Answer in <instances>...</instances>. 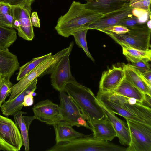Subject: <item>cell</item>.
<instances>
[{
    "label": "cell",
    "instance_id": "6da1fadb",
    "mask_svg": "<svg viewBox=\"0 0 151 151\" xmlns=\"http://www.w3.org/2000/svg\"><path fill=\"white\" fill-rule=\"evenodd\" d=\"M105 14L88 9L83 4L74 1L68 12L58 18L55 29L58 33L68 38L74 32L93 23Z\"/></svg>",
    "mask_w": 151,
    "mask_h": 151
},
{
    "label": "cell",
    "instance_id": "7a4b0ae2",
    "mask_svg": "<svg viewBox=\"0 0 151 151\" xmlns=\"http://www.w3.org/2000/svg\"><path fill=\"white\" fill-rule=\"evenodd\" d=\"M64 91L78 105L88 123L108 119L89 88L78 83L67 84Z\"/></svg>",
    "mask_w": 151,
    "mask_h": 151
},
{
    "label": "cell",
    "instance_id": "3957f363",
    "mask_svg": "<svg viewBox=\"0 0 151 151\" xmlns=\"http://www.w3.org/2000/svg\"><path fill=\"white\" fill-rule=\"evenodd\" d=\"M128 29L129 31L124 34L105 33L122 47L143 50L150 49L151 29L147 27V22Z\"/></svg>",
    "mask_w": 151,
    "mask_h": 151
},
{
    "label": "cell",
    "instance_id": "277c9868",
    "mask_svg": "<svg viewBox=\"0 0 151 151\" xmlns=\"http://www.w3.org/2000/svg\"><path fill=\"white\" fill-rule=\"evenodd\" d=\"M69 48L67 47L52 55L43 61L33 70L19 81L13 85L11 88L10 100L15 98L24 90L36 78L51 73L55 66Z\"/></svg>",
    "mask_w": 151,
    "mask_h": 151
},
{
    "label": "cell",
    "instance_id": "5b68a950",
    "mask_svg": "<svg viewBox=\"0 0 151 151\" xmlns=\"http://www.w3.org/2000/svg\"><path fill=\"white\" fill-rule=\"evenodd\" d=\"M32 2L26 1L11 6L13 28L17 31L19 37L28 41L32 40L34 37L30 18Z\"/></svg>",
    "mask_w": 151,
    "mask_h": 151
},
{
    "label": "cell",
    "instance_id": "8992f818",
    "mask_svg": "<svg viewBox=\"0 0 151 151\" xmlns=\"http://www.w3.org/2000/svg\"><path fill=\"white\" fill-rule=\"evenodd\" d=\"M126 120L130 137L126 151H151V126Z\"/></svg>",
    "mask_w": 151,
    "mask_h": 151
},
{
    "label": "cell",
    "instance_id": "52a82bcc",
    "mask_svg": "<svg viewBox=\"0 0 151 151\" xmlns=\"http://www.w3.org/2000/svg\"><path fill=\"white\" fill-rule=\"evenodd\" d=\"M23 144L22 136L15 123L0 114V151H19Z\"/></svg>",
    "mask_w": 151,
    "mask_h": 151
},
{
    "label": "cell",
    "instance_id": "ba28073f",
    "mask_svg": "<svg viewBox=\"0 0 151 151\" xmlns=\"http://www.w3.org/2000/svg\"><path fill=\"white\" fill-rule=\"evenodd\" d=\"M74 45L72 41L69 48L55 66L51 72V84L53 88L59 92L64 91L66 85L69 83H78L72 75L70 69L69 56Z\"/></svg>",
    "mask_w": 151,
    "mask_h": 151
},
{
    "label": "cell",
    "instance_id": "9c48e42d",
    "mask_svg": "<svg viewBox=\"0 0 151 151\" xmlns=\"http://www.w3.org/2000/svg\"><path fill=\"white\" fill-rule=\"evenodd\" d=\"M60 106L62 109V122L72 126H83L91 129L80 109L64 91H60Z\"/></svg>",
    "mask_w": 151,
    "mask_h": 151
},
{
    "label": "cell",
    "instance_id": "30bf717a",
    "mask_svg": "<svg viewBox=\"0 0 151 151\" xmlns=\"http://www.w3.org/2000/svg\"><path fill=\"white\" fill-rule=\"evenodd\" d=\"M103 93L126 110L151 124V108L134 98L125 97L110 92Z\"/></svg>",
    "mask_w": 151,
    "mask_h": 151
},
{
    "label": "cell",
    "instance_id": "8fae6325",
    "mask_svg": "<svg viewBox=\"0 0 151 151\" xmlns=\"http://www.w3.org/2000/svg\"><path fill=\"white\" fill-rule=\"evenodd\" d=\"M36 119L49 125L58 123L62 120V109L49 99L38 102L32 108Z\"/></svg>",
    "mask_w": 151,
    "mask_h": 151
},
{
    "label": "cell",
    "instance_id": "7c38bea8",
    "mask_svg": "<svg viewBox=\"0 0 151 151\" xmlns=\"http://www.w3.org/2000/svg\"><path fill=\"white\" fill-rule=\"evenodd\" d=\"M134 8L129 5V2L123 7L111 12L105 14L102 18L86 25L89 29L102 32L105 29L116 25L124 19L133 15Z\"/></svg>",
    "mask_w": 151,
    "mask_h": 151
},
{
    "label": "cell",
    "instance_id": "4fadbf2b",
    "mask_svg": "<svg viewBox=\"0 0 151 151\" xmlns=\"http://www.w3.org/2000/svg\"><path fill=\"white\" fill-rule=\"evenodd\" d=\"M124 77L123 65H113L102 73L99 91L104 93L113 91L119 84Z\"/></svg>",
    "mask_w": 151,
    "mask_h": 151
},
{
    "label": "cell",
    "instance_id": "5bb4252c",
    "mask_svg": "<svg viewBox=\"0 0 151 151\" xmlns=\"http://www.w3.org/2000/svg\"><path fill=\"white\" fill-rule=\"evenodd\" d=\"M37 78L35 79L24 90L14 99L10 101H5L1 107L3 115L6 116H14L21 111L23 106L22 103L25 95L31 91H35L37 89Z\"/></svg>",
    "mask_w": 151,
    "mask_h": 151
},
{
    "label": "cell",
    "instance_id": "9a60e30c",
    "mask_svg": "<svg viewBox=\"0 0 151 151\" xmlns=\"http://www.w3.org/2000/svg\"><path fill=\"white\" fill-rule=\"evenodd\" d=\"M96 97L99 102L107 109L114 114L123 116L126 119L140 122L151 126V124L122 108L109 99L103 93L98 91Z\"/></svg>",
    "mask_w": 151,
    "mask_h": 151
},
{
    "label": "cell",
    "instance_id": "2e32d148",
    "mask_svg": "<svg viewBox=\"0 0 151 151\" xmlns=\"http://www.w3.org/2000/svg\"><path fill=\"white\" fill-rule=\"evenodd\" d=\"M129 1L122 0H87L83 5L88 9L105 14L123 7Z\"/></svg>",
    "mask_w": 151,
    "mask_h": 151
},
{
    "label": "cell",
    "instance_id": "e0dca14e",
    "mask_svg": "<svg viewBox=\"0 0 151 151\" xmlns=\"http://www.w3.org/2000/svg\"><path fill=\"white\" fill-rule=\"evenodd\" d=\"M124 78L143 93L151 96V86L144 78L142 73L132 65H123Z\"/></svg>",
    "mask_w": 151,
    "mask_h": 151
},
{
    "label": "cell",
    "instance_id": "ac0fdd59",
    "mask_svg": "<svg viewBox=\"0 0 151 151\" xmlns=\"http://www.w3.org/2000/svg\"><path fill=\"white\" fill-rule=\"evenodd\" d=\"M17 57L8 49H0V75L10 79L19 68Z\"/></svg>",
    "mask_w": 151,
    "mask_h": 151
},
{
    "label": "cell",
    "instance_id": "d6986e66",
    "mask_svg": "<svg viewBox=\"0 0 151 151\" xmlns=\"http://www.w3.org/2000/svg\"><path fill=\"white\" fill-rule=\"evenodd\" d=\"M96 100L112 123L120 143L124 145H129L130 142V137L127 126L123 121L117 117L115 114L106 108L97 99Z\"/></svg>",
    "mask_w": 151,
    "mask_h": 151
},
{
    "label": "cell",
    "instance_id": "ffe728a7",
    "mask_svg": "<svg viewBox=\"0 0 151 151\" xmlns=\"http://www.w3.org/2000/svg\"><path fill=\"white\" fill-rule=\"evenodd\" d=\"M88 124L93 132V137L96 139L108 141L116 137V132L108 119L105 121L93 122Z\"/></svg>",
    "mask_w": 151,
    "mask_h": 151
},
{
    "label": "cell",
    "instance_id": "44dd1931",
    "mask_svg": "<svg viewBox=\"0 0 151 151\" xmlns=\"http://www.w3.org/2000/svg\"><path fill=\"white\" fill-rule=\"evenodd\" d=\"M53 126L55 135L56 144L68 142L87 135L76 131L72 126L62 122Z\"/></svg>",
    "mask_w": 151,
    "mask_h": 151
},
{
    "label": "cell",
    "instance_id": "7402d4cb",
    "mask_svg": "<svg viewBox=\"0 0 151 151\" xmlns=\"http://www.w3.org/2000/svg\"><path fill=\"white\" fill-rule=\"evenodd\" d=\"M110 92L125 97L134 98L146 105L144 102L145 94L132 85L124 78L115 89Z\"/></svg>",
    "mask_w": 151,
    "mask_h": 151
},
{
    "label": "cell",
    "instance_id": "603a6c76",
    "mask_svg": "<svg viewBox=\"0 0 151 151\" xmlns=\"http://www.w3.org/2000/svg\"><path fill=\"white\" fill-rule=\"evenodd\" d=\"M26 114L25 112L21 111H19L14 116V119L16 126L20 129L25 150V151H29V129L32 121L36 119V118L34 116H23V114Z\"/></svg>",
    "mask_w": 151,
    "mask_h": 151
},
{
    "label": "cell",
    "instance_id": "cb8c5ba5",
    "mask_svg": "<svg viewBox=\"0 0 151 151\" xmlns=\"http://www.w3.org/2000/svg\"><path fill=\"white\" fill-rule=\"evenodd\" d=\"M52 55L50 52L44 55L35 58L19 67L16 80L19 81L25 77L41 63Z\"/></svg>",
    "mask_w": 151,
    "mask_h": 151
},
{
    "label": "cell",
    "instance_id": "d4e9b609",
    "mask_svg": "<svg viewBox=\"0 0 151 151\" xmlns=\"http://www.w3.org/2000/svg\"><path fill=\"white\" fill-rule=\"evenodd\" d=\"M17 38V32L13 28L0 26V49H8Z\"/></svg>",
    "mask_w": 151,
    "mask_h": 151
},
{
    "label": "cell",
    "instance_id": "484cf974",
    "mask_svg": "<svg viewBox=\"0 0 151 151\" xmlns=\"http://www.w3.org/2000/svg\"><path fill=\"white\" fill-rule=\"evenodd\" d=\"M13 22L11 6L0 2V26L12 28Z\"/></svg>",
    "mask_w": 151,
    "mask_h": 151
},
{
    "label": "cell",
    "instance_id": "4316f807",
    "mask_svg": "<svg viewBox=\"0 0 151 151\" xmlns=\"http://www.w3.org/2000/svg\"><path fill=\"white\" fill-rule=\"evenodd\" d=\"M88 29L86 25L83 29L73 33L72 35L74 37L76 44L79 47L83 50L89 58L94 62V59L91 55L87 47L86 36Z\"/></svg>",
    "mask_w": 151,
    "mask_h": 151
},
{
    "label": "cell",
    "instance_id": "83f0119b",
    "mask_svg": "<svg viewBox=\"0 0 151 151\" xmlns=\"http://www.w3.org/2000/svg\"><path fill=\"white\" fill-rule=\"evenodd\" d=\"M122 47L123 54L126 58H132L137 59H146L149 61L151 60V49L143 50L125 47Z\"/></svg>",
    "mask_w": 151,
    "mask_h": 151
},
{
    "label": "cell",
    "instance_id": "f1b7e54d",
    "mask_svg": "<svg viewBox=\"0 0 151 151\" xmlns=\"http://www.w3.org/2000/svg\"><path fill=\"white\" fill-rule=\"evenodd\" d=\"M10 79L0 76V107L5 102L6 98L9 96L11 88L13 86Z\"/></svg>",
    "mask_w": 151,
    "mask_h": 151
},
{
    "label": "cell",
    "instance_id": "f546056e",
    "mask_svg": "<svg viewBox=\"0 0 151 151\" xmlns=\"http://www.w3.org/2000/svg\"><path fill=\"white\" fill-rule=\"evenodd\" d=\"M131 62L132 65L141 73L151 71L150 61L146 59H137L132 58H126Z\"/></svg>",
    "mask_w": 151,
    "mask_h": 151
},
{
    "label": "cell",
    "instance_id": "4dcf8cb0",
    "mask_svg": "<svg viewBox=\"0 0 151 151\" xmlns=\"http://www.w3.org/2000/svg\"><path fill=\"white\" fill-rule=\"evenodd\" d=\"M151 0H134L129 1L130 6L134 9H141L151 14L150 6Z\"/></svg>",
    "mask_w": 151,
    "mask_h": 151
},
{
    "label": "cell",
    "instance_id": "1f68e13d",
    "mask_svg": "<svg viewBox=\"0 0 151 151\" xmlns=\"http://www.w3.org/2000/svg\"><path fill=\"white\" fill-rule=\"evenodd\" d=\"M141 24L138 18L136 16L133 15L131 17L126 18L120 21L116 25H121L127 28L128 29L133 27Z\"/></svg>",
    "mask_w": 151,
    "mask_h": 151
},
{
    "label": "cell",
    "instance_id": "d6a6232c",
    "mask_svg": "<svg viewBox=\"0 0 151 151\" xmlns=\"http://www.w3.org/2000/svg\"><path fill=\"white\" fill-rule=\"evenodd\" d=\"M129 31V29L121 25H116L106 28L102 32L104 33L111 32L116 34H125Z\"/></svg>",
    "mask_w": 151,
    "mask_h": 151
},
{
    "label": "cell",
    "instance_id": "836d02e7",
    "mask_svg": "<svg viewBox=\"0 0 151 151\" xmlns=\"http://www.w3.org/2000/svg\"><path fill=\"white\" fill-rule=\"evenodd\" d=\"M34 91H32L25 95L22 105L24 106H31L33 103V94Z\"/></svg>",
    "mask_w": 151,
    "mask_h": 151
},
{
    "label": "cell",
    "instance_id": "e575fe53",
    "mask_svg": "<svg viewBox=\"0 0 151 151\" xmlns=\"http://www.w3.org/2000/svg\"><path fill=\"white\" fill-rule=\"evenodd\" d=\"M31 21L33 26L40 27V21L37 13L36 12H33L31 16Z\"/></svg>",
    "mask_w": 151,
    "mask_h": 151
},
{
    "label": "cell",
    "instance_id": "d590c367",
    "mask_svg": "<svg viewBox=\"0 0 151 151\" xmlns=\"http://www.w3.org/2000/svg\"><path fill=\"white\" fill-rule=\"evenodd\" d=\"M35 0H0V2L6 3L11 6L15 5L26 1L33 2Z\"/></svg>",
    "mask_w": 151,
    "mask_h": 151
},
{
    "label": "cell",
    "instance_id": "8d00e7d4",
    "mask_svg": "<svg viewBox=\"0 0 151 151\" xmlns=\"http://www.w3.org/2000/svg\"><path fill=\"white\" fill-rule=\"evenodd\" d=\"M142 74L147 83L151 86V71H147Z\"/></svg>",
    "mask_w": 151,
    "mask_h": 151
},
{
    "label": "cell",
    "instance_id": "74e56055",
    "mask_svg": "<svg viewBox=\"0 0 151 151\" xmlns=\"http://www.w3.org/2000/svg\"><path fill=\"white\" fill-rule=\"evenodd\" d=\"M147 27L150 29H151V19L148 20L147 22Z\"/></svg>",
    "mask_w": 151,
    "mask_h": 151
},
{
    "label": "cell",
    "instance_id": "f35d334b",
    "mask_svg": "<svg viewBox=\"0 0 151 151\" xmlns=\"http://www.w3.org/2000/svg\"><path fill=\"white\" fill-rule=\"evenodd\" d=\"M126 0V1H132V0Z\"/></svg>",
    "mask_w": 151,
    "mask_h": 151
},
{
    "label": "cell",
    "instance_id": "ab89813d",
    "mask_svg": "<svg viewBox=\"0 0 151 151\" xmlns=\"http://www.w3.org/2000/svg\"></svg>",
    "mask_w": 151,
    "mask_h": 151
}]
</instances>
